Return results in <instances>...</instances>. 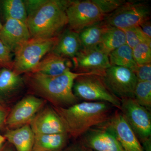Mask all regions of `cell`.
Segmentation results:
<instances>
[{
  "mask_svg": "<svg viewBox=\"0 0 151 151\" xmlns=\"http://www.w3.org/2000/svg\"><path fill=\"white\" fill-rule=\"evenodd\" d=\"M89 73L69 70L61 75L52 76L30 72L24 74L22 78L29 94L45 100L52 106L66 108L78 103L79 99L73 92L75 79Z\"/></svg>",
  "mask_w": 151,
  "mask_h": 151,
  "instance_id": "1",
  "label": "cell"
},
{
  "mask_svg": "<svg viewBox=\"0 0 151 151\" xmlns=\"http://www.w3.org/2000/svg\"><path fill=\"white\" fill-rule=\"evenodd\" d=\"M52 106L59 116L66 134L74 138L86 134L94 126L105 124L110 119L109 105L104 102L84 101L66 108Z\"/></svg>",
  "mask_w": 151,
  "mask_h": 151,
  "instance_id": "2",
  "label": "cell"
},
{
  "mask_svg": "<svg viewBox=\"0 0 151 151\" xmlns=\"http://www.w3.org/2000/svg\"><path fill=\"white\" fill-rule=\"evenodd\" d=\"M69 1L43 0L28 14L26 24L32 37L50 38L58 36L67 25L66 9Z\"/></svg>",
  "mask_w": 151,
  "mask_h": 151,
  "instance_id": "3",
  "label": "cell"
},
{
  "mask_svg": "<svg viewBox=\"0 0 151 151\" xmlns=\"http://www.w3.org/2000/svg\"><path fill=\"white\" fill-rule=\"evenodd\" d=\"M58 36L50 38L31 37L22 43L14 52V73L21 76L31 72L44 57L52 50Z\"/></svg>",
  "mask_w": 151,
  "mask_h": 151,
  "instance_id": "4",
  "label": "cell"
},
{
  "mask_svg": "<svg viewBox=\"0 0 151 151\" xmlns=\"http://www.w3.org/2000/svg\"><path fill=\"white\" fill-rule=\"evenodd\" d=\"M103 74L91 72L78 76L73 83V93L78 99L85 102H104L120 110L121 100L108 89L103 81Z\"/></svg>",
  "mask_w": 151,
  "mask_h": 151,
  "instance_id": "5",
  "label": "cell"
},
{
  "mask_svg": "<svg viewBox=\"0 0 151 151\" xmlns=\"http://www.w3.org/2000/svg\"><path fill=\"white\" fill-rule=\"evenodd\" d=\"M151 10L147 2L129 1L105 18V20L113 27L125 29L139 26L150 19Z\"/></svg>",
  "mask_w": 151,
  "mask_h": 151,
  "instance_id": "6",
  "label": "cell"
},
{
  "mask_svg": "<svg viewBox=\"0 0 151 151\" xmlns=\"http://www.w3.org/2000/svg\"><path fill=\"white\" fill-rule=\"evenodd\" d=\"M66 14L68 29L78 33L105 18L92 0L69 1Z\"/></svg>",
  "mask_w": 151,
  "mask_h": 151,
  "instance_id": "7",
  "label": "cell"
},
{
  "mask_svg": "<svg viewBox=\"0 0 151 151\" xmlns=\"http://www.w3.org/2000/svg\"><path fill=\"white\" fill-rule=\"evenodd\" d=\"M102 76L108 89L120 100L134 98L135 87L138 81L131 69L111 66L105 70Z\"/></svg>",
  "mask_w": 151,
  "mask_h": 151,
  "instance_id": "8",
  "label": "cell"
},
{
  "mask_svg": "<svg viewBox=\"0 0 151 151\" xmlns=\"http://www.w3.org/2000/svg\"><path fill=\"white\" fill-rule=\"evenodd\" d=\"M120 110L138 138L142 142L150 139L151 117L149 110L140 105L134 98L121 100Z\"/></svg>",
  "mask_w": 151,
  "mask_h": 151,
  "instance_id": "9",
  "label": "cell"
},
{
  "mask_svg": "<svg viewBox=\"0 0 151 151\" xmlns=\"http://www.w3.org/2000/svg\"><path fill=\"white\" fill-rule=\"evenodd\" d=\"M47 103L32 94L25 96L11 109L6 122L7 129H15L29 124L38 112Z\"/></svg>",
  "mask_w": 151,
  "mask_h": 151,
  "instance_id": "10",
  "label": "cell"
},
{
  "mask_svg": "<svg viewBox=\"0 0 151 151\" xmlns=\"http://www.w3.org/2000/svg\"><path fill=\"white\" fill-rule=\"evenodd\" d=\"M71 60L74 70L77 73H104L111 66L108 54L99 45L81 49Z\"/></svg>",
  "mask_w": 151,
  "mask_h": 151,
  "instance_id": "11",
  "label": "cell"
},
{
  "mask_svg": "<svg viewBox=\"0 0 151 151\" xmlns=\"http://www.w3.org/2000/svg\"><path fill=\"white\" fill-rule=\"evenodd\" d=\"M105 128L115 136L125 151H144L138 138L122 113L110 118Z\"/></svg>",
  "mask_w": 151,
  "mask_h": 151,
  "instance_id": "12",
  "label": "cell"
},
{
  "mask_svg": "<svg viewBox=\"0 0 151 151\" xmlns=\"http://www.w3.org/2000/svg\"><path fill=\"white\" fill-rule=\"evenodd\" d=\"M45 105L29 125L35 134L66 133L59 116L51 105Z\"/></svg>",
  "mask_w": 151,
  "mask_h": 151,
  "instance_id": "13",
  "label": "cell"
},
{
  "mask_svg": "<svg viewBox=\"0 0 151 151\" xmlns=\"http://www.w3.org/2000/svg\"><path fill=\"white\" fill-rule=\"evenodd\" d=\"M31 37L26 23L14 19H6L0 30V40L12 53Z\"/></svg>",
  "mask_w": 151,
  "mask_h": 151,
  "instance_id": "14",
  "label": "cell"
},
{
  "mask_svg": "<svg viewBox=\"0 0 151 151\" xmlns=\"http://www.w3.org/2000/svg\"><path fill=\"white\" fill-rule=\"evenodd\" d=\"M82 144L84 148L93 151H125L115 136L105 128L87 133Z\"/></svg>",
  "mask_w": 151,
  "mask_h": 151,
  "instance_id": "15",
  "label": "cell"
},
{
  "mask_svg": "<svg viewBox=\"0 0 151 151\" xmlns=\"http://www.w3.org/2000/svg\"><path fill=\"white\" fill-rule=\"evenodd\" d=\"M72 67L71 60L62 57L50 51L44 57L31 72L55 76L71 70L70 68Z\"/></svg>",
  "mask_w": 151,
  "mask_h": 151,
  "instance_id": "16",
  "label": "cell"
},
{
  "mask_svg": "<svg viewBox=\"0 0 151 151\" xmlns=\"http://www.w3.org/2000/svg\"><path fill=\"white\" fill-rule=\"evenodd\" d=\"M82 49L79 35L69 29L58 36V40L51 51L59 56L71 60Z\"/></svg>",
  "mask_w": 151,
  "mask_h": 151,
  "instance_id": "17",
  "label": "cell"
},
{
  "mask_svg": "<svg viewBox=\"0 0 151 151\" xmlns=\"http://www.w3.org/2000/svg\"><path fill=\"white\" fill-rule=\"evenodd\" d=\"M24 86L22 76L16 75L10 69L1 68L0 70V103L4 99L14 98Z\"/></svg>",
  "mask_w": 151,
  "mask_h": 151,
  "instance_id": "18",
  "label": "cell"
},
{
  "mask_svg": "<svg viewBox=\"0 0 151 151\" xmlns=\"http://www.w3.org/2000/svg\"><path fill=\"white\" fill-rule=\"evenodd\" d=\"M4 136L17 151H33L35 134L29 124L15 129H7Z\"/></svg>",
  "mask_w": 151,
  "mask_h": 151,
  "instance_id": "19",
  "label": "cell"
},
{
  "mask_svg": "<svg viewBox=\"0 0 151 151\" xmlns=\"http://www.w3.org/2000/svg\"><path fill=\"white\" fill-rule=\"evenodd\" d=\"M66 133L35 134L33 151H61L67 142Z\"/></svg>",
  "mask_w": 151,
  "mask_h": 151,
  "instance_id": "20",
  "label": "cell"
},
{
  "mask_svg": "<svg viewBox=\"0 0 151 151\" xmlns=\"http://www.w3.org/2000/svg\"><path fill=\"white\" fill-rule=\"evenodd\" d=\"M111 27L104 20L81 31L78 35L82 48L99 45L104 34Z\"/></svg>",
  "mask_w": 151,
  "mask_h": 151,
  "instance_id": "21",
  "label": "cell"
},
{
  "mask_svg": "<svg viewBox=\"0 0 151 151\" xmlns=\"http://www.w3.org/2000/svg\"><path fill=\"white\" fill-rule=\"evenodd\" d=\"M0 6L5 20L14 19L26 23L27 14L24 1L2 0Z\"/></svg>",
  "mask_w": 151,
  "mask_h": 151,
  "instance_id": "22",
  "label": "cell"
},
{
  "mask_svg": "<svg viewBox=\"0 0 151 151\" xmlns=\"http://www.w3.org/2000/svg\"><path fill=\"white\" fill-rule=\"evenodd\" d=\"M108 57L111 66H121L132 70L137 65L134 59L132 49L127 44L111 52Z\"/></svg>",
  "mask_w": 151,
  "mask_h": 151,
  "instance_id": "23",
  "label": "cell"
},
{
  "mask_svg": "<svg viewBox=\"0 0 151 151\" xmlns=\"http://www.w3.org/2000/svg\"><path fill=\"white\" fill-rule=\"evenodd\" d=\"M127 44L126 35L123 30L111 27L104 34L99 46L108 55Z\"/></svg>",
  "mask_w": 151,
  "mask_h": 151,
  "instance_id": "24",
  "label": "cell"
},
{
  "mask_svg": "<svg viewBox=\"0 0 151 151\" xmlns=\"http://www.w3.org/2000/svg\"><path fill=\"white\" fill-rule=\"evenodd\" d=\"M134 99L140 105L149 110L151 107V81H138Z\"/></svg>",
  "mask_w": 151,
  "mask_h": 151,
  "instance_id": "25",
  "label": "cell"
},
{
  "mask_svg": "<svg viewBox=\"0 0 151 151\" xmlns=\"http://www.w3.org/2000/svg\"><path fill=\"white\" fill-rule=\"evenodd\" d=\"M132 50L134 59L137 65L151 63V42H141Z\"/></svg>",
  "mask_w": 151,
  "mask_h": 151,
  "instance_id": "26",
  "label": "cell"
},
{
  "mask_svg": "<svg viewBox=\"0 0 151 151\" xmlns=\"http://www.w3.org/2000/svg\"><path fill=\"white\" fill-rule=\"evenodd\" d=\"M123 30L126 35L127 44L132 49L141 42H151V39L149 38L143 33L139 26Z\"/></svg>",
  "mask_w": 151,
  "mask_h": 151,
  "instance_id": "27",
  "label": "cell"
},
{
  "mask_svg": "<svg viewBox=\"0 0 151 151\" xmlns=\"http://www.w3.org/2000/svg\"><path fill=\"white\" fill-rule=\"evenodd\" d=\"M100 9L105 17L123 4L125 0H92Z\"/></svg>",
  "mask_w": 151,
  "mask_h": 151,
  "instance_id": "28",
  "label": "cell"
},
{
  "mask_svg": "<svg viewBox=\"0 0 151 151\" xmlns=\"http://www.w3.org/2000/svg\"><path fill=\"white\" fill-rule=\"evenodd\" d=\"M13 65L12 52L0 40V67L12 70Z\"/></svg>",
  "mask_w": 151,
  "mask_h": 151,
  "instance_id": "29",
  "label": "cell"
},
{
  "mask_svg": "<svg viewBox=\"0 0 151 151\" xmlns=\"http://www.w3.org/2000/svg\"><path fill=\"white\" fill-rule=\"evenodd\" d=\"M131 70L138 81H151V63L137 65Z\"/></svg>",
  "mask_w": 151,
  "mask_h": 151,
  "instance_id": "30",
  "label": "cell"
},
{
  "mask_svg": "<svg viewBox=\"0 0 151 151\" xmlns=\"http://www.w3.org/2000/svg\"><path fill=\"white\" fill-rule=\"evenodd\" d=\"M9 108L5 105L0 104V129H3L6 127V122L9 113Z\"/></svg>",
  "mask_w": 151,
  "mask_h": 151,
  "instance_id": "31",
  "label": "cell"
},
{
  "mask_svg": "<svg viewBox=\"0 0 151 151\" xmlns=\"http://www.w3.org/2000/svg\"><path fill=\"white\" fill-rule=\"evenodd\" d=\"M143 33L149 38L151 39V22L150 19L143 22L139 25Z\"/></svg>",
  "mask_w": 151,
  "mask_h": 151,
  "instance_id": "32",
  "label": "cell"
},
{
  "mask_svg": "<svg viewBox=\"0 0 151 151\" xmlns=\"http://www.w3.org/2000/svg\"><path fill=\"white\" fill-rule=\"evenodd\" d=\"M6 140L5 137L0 134V149H1V148L2 147L4 143L6 141Z\"/></svg>",
  "mask_w": 151,
  "mask_h": 151,
  "instance_id": "33",
  "label": "cell"
},
{
  "mask_svg": "<svg viewBox=\"0 0 151 151\" xmlns=\"http://www.w3.org/2000/svg\"><path fill=\"white\" fill-rule=\"evenodd\" d=\"M71 151H86V149L83 147V148L74 149Z\"/></svg>",
  "mask_w": 151,
  "mask_h": 151,
  "instance_id": "34",
  "label": "cell"
},
{
  "mask_svg": "<svg viewBox=\"0 0 151 151\" xmlns=\"http://www.w3.org/2000/svg\"><path fill=\"white\" fill-rule=\"evenodd\" d=\"M3 151H14V150L12 148H11V147H9Z\"/></svg>",
  "mask_w": 151,
  "mask_h": 151,
  "instance_id": "35",
  "label": "cell"
},
{
  "mask_svg": "<svg viewBox=\"0 0 151 151\" xmlns=\"http://www.w3.org/2000/svg\"><path fill=\"white\" fill-rule=\"evenodd\" d=\"M2 27V24L1 23L0 21V30H1V29Z\"/></svg>",
  "mask_w": 151,
  "mask_h": 151,
  "instance_id": "36",
  "label": "cell"
},
{
  "mask_svg": "<svg viewBox=\"0 0 151 151\" xmlns=\"http://www.w3.org/2000/svg\"><path fill=\"white\" fill-rule=\"evenodd\" d=\"M86 150V151H92V150Z\"/></svg>",
  "mask_w": 151,
  "mask_h": 151,
  "instance_id": "37",
  "label": "cell"
}]
</instances>
